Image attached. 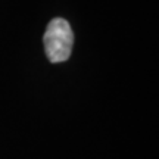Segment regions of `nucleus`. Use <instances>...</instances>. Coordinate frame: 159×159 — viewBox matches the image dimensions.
<instances>
[{
  "label": "nucleus",
  "mask_w": 159,
  "mask_h": 159,
  "mask_svg": "<svg viewBox=\"0 0 159 159\" xmlns=\"http://www.w3.org/2000/svg\"><path fill=\"white\" fill-rule=\"evenodd\" d=\"M74 34L65 19H52L44 33V50L49 61L53 63L65 62L72 52Z\"/></svg>",
  "instance_id": "f257e3e1"
}]
</instances>
